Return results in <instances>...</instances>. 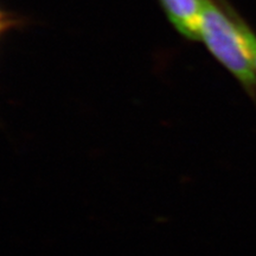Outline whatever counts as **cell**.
Listing matches in <instances>:
<instances>
[{
  "label": "cell",
  "instance_id": "6da1fadb",
  "mask_svg": "<svg viewBox=\"0 0 256 256\" xmlns=\"http://www.w3.org/2000/svg\"><path fill=\"white\" fill-rule=\"evenodd\" d=\"M200 40L217 62L240 82L249 95H256V72L242 32L223 2L200 0Z\"/></svg>",
  "mask_w": 256,
  "mask_h": 256
},
{
  "label": "cell",
  "instance_id": "7a4b0ae2",
  "mask_svg": "<svg viewBox=\"0 0 256 256\" xmlns=\"http://www.w3.org/2000/svg\"><path fill=\"white\" fill-rule=\"evenodd\" d=\"M168 22L180 36L200 40V0H159Z\"/></svg>",
  "mask_w": 256,
  "mask_h": 256
},
{
  "label": "cell",
  "instance_id": "3957f363",
  "mask_svg": "<svg viewBox=\"0 0 256 256\" xmlns=\"http://www.w3.org/2000/svg\"><path fill=\"white\" fill-rule=\"evenodd\" d=\"M226 6H228L229 11L232 12L234 18H235L236 23H238V28L242 32V36H243V38H244L246 44H247L249 52H250L252 66H254V70L256 72V34H255V32L252 31L250 28H249V25L246 23V22L243 20V19L240 17L238 14H236L235 10H234L232 8H230L228 4H226Z\"/></svg>",
  "mask_w": 256,
  "mask_h": 256
},
{
  "label": "cell",
  "instance_id": "277c9868",
  "mask_svg": "<svg viewBox=\"0 0 256 256\" xmlns=\"http://www.w3.org/2000/svg\"><path fill=\"white\" fill-rule=\"evenodd\" d=\"M17 24V19L12 18L11 14H8V12L2 11V10L0 8V37L2 36V34H5L6 31H8L10 28H14V25Z\"/></svg>",
  "mask_w": 256,
  "mask_h": 256
}]
</instances>
